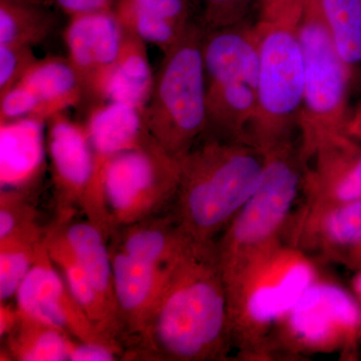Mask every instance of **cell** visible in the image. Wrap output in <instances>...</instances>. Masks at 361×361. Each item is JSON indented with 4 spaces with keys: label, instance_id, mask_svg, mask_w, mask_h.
<instances>
[{
    "label": "cell",
    "instance_id": "cell-1",
    "mask_svg": "<svg viewBox=\"0 0 361 361\" xmlns=\"http://www.w3.org/2000/svg\"><path fill=\"white\" fill-rule=\"evenodd\" d=\"M227 289L215 243L190 240L171 265L167 281L125 360H228Z\"/></svg>",
    "mask_w": 361,
    "mask_h": 361
},
{
    "label": "cell",
    "instance_id": "cell-2",
    "mask_svg": "<svg viewBox=\"0 0 361 361\" xmlns=\"http://www.w3.org/2000/svg\"><path fill=\"white\" fill-rule=\"evenodd\" d=\"M264 168L265 155L257 147L207 139L180 158L171 213L188 237L215 243L255 193Z\"/></svg>",
    "mask_w": 361,
    "mask_h": 361
},
{
    "label": "cell",
    "instance_id": "cell-3",
    "mask_svg": "<svg viewBox=\"0 0 361 361\" xmlns=\"http://www.w3.org/2000/svg\"><path fill=\"white\" fill-rule=\"evenodd\" d=\"M300 2L266 4L253 28L259 54L257 106L246 142L262 151L292 141V132L298 130L304 96V58L297 32Z\"/></svg>",
    "mask_w": 361,
    "mask_h": 361
},
{
    "label": "cell",
    "instance_id": "cell-4",
    "mask_svg": "<svg viewBox=\"0 0 361 361\" xmlns=\"http://www.w3.org/2000/svg\"><path fill=\"white\" fill-rule=\"evenodd\" d=\"M314 259L282 242L226 287L232 348L244 360H268L278 320L322 276Z\"/></svg>",
    "mask_w": 361,
    "mask_h": 361
},
{
    "label": "cell",
    "instance_id": "cell-5",
    "mask_svg": "<svg viewBox=\"0 0 361 361\" xmlns=\"http://www.w3.org/2000/svg\"><path fill=\"white\" fill-rule=\"evenodd\" d=\"M262 180L215 242L226 287L283 241L285 229L302 191L303 163L293 142L263 149Z\"/></svg>",
    "mask_w": 361,
    "mask_h": 361
},
{
    "label": "cell",
    "instance_id": "cell-6",
    "mask_svg": "<svg viewBox=\"0 0 361 361\" xmlns=\"http://www.w3.org/2000/svg\"><path fill=\"white\" fill-rule=\"evenodd\" d=\"M204 37L205 30L191 23L165 51L142 114L149 137L178 159L189 153L206 133Z\"/></svg>",
    "mask_w": 361,
    "mask_h": 361
},
{
    "label": "cell",
    "instance_id": "cell-7",
    "mask_svg": "<svg viewBox=\"0 0 361 361\" xmlns=\"http://www.w3.org/2000/svg\"><path fill=\"white\" fill-rule=\"evenodd\" d=\"M207 139L246 142L257 106L259 54L254 30L205 32Z\"/></svg>",
    "mask_w": 361,
    "mask_h": 361
},
{
    "label": "cell",
    "instance_id": "cell-8",
    "mask_svg": "<svg viewBox=\"0 0 361 361\" xmlns=\"http://www.w3.org/2000/svg\"><path fill=\"white\" fill-rule=\"evenodd\" d=\"M297 32L304 58V96L299 116L302 163L330 135L345 133L350 70L313 0H301Z\"/></svg>",
    "mask_w": 361,
    "mask_h": 361
},
{
    "label": "cell",
    "instance_id": "cell-9",
    "mask_svg": "<svg viewBox=\"0 0 361 361\" xmlns=\"http://www.w3.org/2000/svg\"><path fill=\"white\" fill-rule=\"evenodd\" d=\"M361 342V308L338 282L318 277L276 323L268 360L341 353L355 355Z\"/></svg>",
    "mask_w": 361,
    "mask_h": 361
},
{
    "label": "cell",
    "instance_id": "cell-10",
    "mask_svg": "<svg viewBox=\"0 0 361 361\" xmlns=\"http://www.w3.org/2000/svg\"><path fill=\"white\" fill-rule=\"evenodd\" d=\"M180 173V159L171 156L151 137L116 156L104 179V199L113 231L170 210Z\"/></svg>",
    "mask_w": 361,
    "mask_h": 361
},
{
    "label": "cell",
    "instance_id": "cell-11",
    "mask_svg": "<svg viewBox=\"0 0 361 361\" xmlns=\"http://www.w3.org/2000/svg\"><path fill=\"white\" fill-rule=\"evenodd\" d=\"M92 106L85 127L94 157V170L82 212L108 241L113 227L104 199L106 171L116 156L140 146L149 135L142 111L133 106L114 102H103Z\"/></svg>",
    "mask_w": 361,
    "mask_h": 361
},
{
    "label": "cell",
    "instance_id": "cell-12",
    "mask_svg": "<svg viewBox=\"0 0 361 361\" xmlns=\"http://www.w3.org/2000/svg\"><path fill=\"white\" fill-rule=\"evenodd\" d=\"M283 241L311 257L355 269L361 260V199L341 203L303 201L287 223Z\"/></svg>",
    "mask_w": 361,
    "mask_h": 361
},
{
    "label": "cell",
    "instance_id": "cell-13",
    "mask_svg": "<svg viewBox=\"0 0 361 361\" xmlns=\"http://www.w3.org/2000/svg\"><path fill=\"white\" fill-rule=\"evenodd\" d=\"M14 298L21 312L49 323L75 341L118 349L125 360L126 349L122 344L106 338L90 322L52 262L45 242Z\"/></svg>",
    "mask_w": 361,
    "mask_h": 361
},
{
    "label": "cell",
    "instance_id": "cell-14",
    "mask_svg": "<svg viewBox=\"0 0 361 361\" xmlns=\"http://www.w3.org/2000/svg\"><path fill=\"white\" fill-rule=\"evenodd\" d=\"M125 32L113 8L71 16L66 25L63 37L68 61L80 78L85 97L94 104L104 102Z\"/></svg>",
    "mask_w": 361,
    "mask_h": 361
},
{
    "label": "cell",
    "instance_id": "cell-15",
    "mask_svg": "<svg viewBox=\"0 0 361 361\" xmlns=\"http://www.w3.org/2000/svg\"><path fill=\"white\" fill-rule=\"evenodd\" d=\"M47 148L51 161L56 223L66 224L82 211L94 170V157L85 123L65 113L47 122Z\"/></svg>",
    "mask_w": 361,
    "mask_h": 361
},
{
    "label": "cell",
    "instance_id": "cell-16",
    "mask_svg": "<svg viewBox=\"0 0 361 361\" xmlns=\"http://www.w3.org/2000/svg\"><path fill=\"white\" fill-rule=\"evenodd\" d=\"M304 201L341 203L361 199V142L346 133L323 140L303 161Z\"/></svg>",
    "mask_w": 361,
    "mask_h": 361
},
{
    "label": "cell",
    "instance_id": "cell-17",
    "mask_svg": "<svg viewBox=\"0 0 361 361\" xmlns=\"http://www.w3.org/2000/svg\"><path fill=\"white\" fill-rule=\"evenodd\" d=\"M109 248L116 304L125 329L127 351L144 329L165 286L173 263L167 267H160L135 260L114 247Z\"/></svg>",
    "mask_w": 361,
    "mask_h": 361
},
{
    "label": "cell",
    "instance_id": "cell-18",
    "mask_svg": "<svg viewBox=\"0 0 361 361\" xmlns=\"http://www.w3.org/2000/svg\"><path fill=\"white\" fill-rule=\"evenodd\" d=\"M45 246L54 265L65 278L66 284L85 314L104 336L125 348L126 332L120 315L97 293L66 241L59 223L47 228Z\"/></svg>",
    "mask_w": 361,
    "mask_h": 361
},
{
    "label": "cell",
    "instance_id": "cell-19",
    "mask_svg": "<svg viewBox=\"0 0 361 361\" xmlns=\"http://www.w3.org/2000/svg\"><path fill=\"white\" fill-rule=\"evenodd\" d=\"M190 240L169 210L116 227L108 244L135 260L167 267L184 250Z\"/></svg>",
    "mask_w": 361,
    "mask_h": 361
},
{
    "label": "cell",
    "instance_id": "cell-20",
    "mask_svg": "<svg viewBox=\"0 0 361 361\" xmlns=\"http://www.w3.org/2000/svg\"><path fill=\"white\" fill-rule=\"evenodd\" d=\"M20 82L32 90L39 104L35 118L44 123L85 97L80 78L68 58L37 59Z\"/></svg>",
    "mask_w": 361,
    "mask_h": 361
},
{
    "label": "cell",
    "instance_id": "cell-21",
    "mask_svg": "<svg viewBox=\"0 0 361 361\" xmlns=\"http://www.w3.org/2000/svg\"><path fill=\"white\" fill-rule=\"evenodd\" d=\"M44 122L23 118L0 123L1 188H25L37 178L44 155Z\"/></svg>",
    "mask_w": 361,
    "mask_h": 361
},
{
    "label": "cell",
    "instance_id": "cell-22",
    "mask_svg": "<svg viewBox=\"0 0 361 361\" xmlns=\"http://www.w3.org/2000/svg\"><path fill=\"white\" fill-rule=\"evenodd\" d=\"M154 77L146 42L126 30L120 56L106 87L104 102L127 104L144 114L151 96Z\"/></svg>",
    "mask_w": 361,
    "mask_h": 361
},
{
    "label": "cell",
    "instance_id": "cell-23",
    "mask_svg": "<svg viewBox=\"0 0 361 361\" xmlns=\"http://www.w3.org/2000/svg\"><path fill=\"white\" fill-rule=\"evenodd\" d=\"M61 225L66 241L85 276L97 293L120 315L108 241L89 220H71Z\"/></svg>",
    "mask_w": 361,
    "mask_h": 361
},
{
    "label": "cell",
    "instance_id": "cell-24",
    "mask_svg": "<svg viewBox=\"0 0 361 361\" xmlns=\"http://www.w3.org/2000/svg\"><path fill=\"white\" fill-rule=\"evenodd\" d=\"M18 311V322L4 336V355L9 360L70 361L75 339L49 323Z\"/></svg>",
    "mask_w": 361,
    "mask_h": 361
},
{
    "label": "cell",
    "instance_id": "cell-25",
    "mask_svg": "<svg viewBox=\"0 0 361 361\" xmlns=\"http://www.w3.org/2000/svg\"><path fill=\"white\" fill-rule=\"evenodd\" d=\"M56 27V18L42 0H0V44H42Z\"/></svg>",
    "mask_w": 361,
    "mask_h": 361
},
{
    "label": "cell",
    "instance_id": "cell-26",
    "mask_svg": "<svg viewBox=\"0 0 361 361\" xmlns=\"http://www.w3.org/2000/svg\"><path fill=\"white\" fill-rule=\"evenodd\" d=\"M349 70L361 65V0H313Z\"/></svg>",
    "mask_w": 361,
    "mask_h": 361
},
{
    "label": "cell",
    "instance_id": "cell-27",
    "mask_svg": "<svg viewBox=\"0 0 361 361\" xmlns=\"http://www.w3.org/2000/svg\"><path fill=\"white\" fill-rule=\"evenodd\" d=\"M47 228L37 220V211L23 188L1 189L0 194V244L39 245Z\"/></svg>",
    "mask_w": 361,
    "mask_h": 361
},
{
    "label": "cell",
    "instance_id": "cell-28",
    "mask_svg": "<svg viewBox=\"0 0 361 361\" xmlns=\"http://www.w3.org/2000/svg\"><path fill=\"white\" fill-rule=\"evenodd\" d=\"M44 243L0 244V302L16 297Z\"/></svg>",
    "mask_w": 361,
    "mask_h": 361
},
{
    "label": "cell",
    "instance_id": "cell-29",
    "mask_svg": "<svg viewBox=\"0 0 361 361\" xmlns=\"http://www.w3.org/2000/svg\"><path fill=\"white\" fill-rule=\"evenodd\" d=\"M37 61L32 47L0 44V96L18 85Z\"/></svg>",
    "mask_w": 361,
    "mask_h": 361
},
{
    "label": "cell",
    "instance_id": "cell-30",
    "mask_svg": "<svg viewBox=\"0 0 361 361\" xmlns=\"http://www.w3.org/2000/svg\"><path fill=\"white\" fill-rule=\"evenodd\" d=\"M205 32L239 25L254 0H201ZM266 2V0H264Z\"/></svg>",
    "mask_w": 361,
    "mask_h": 361
},
{
    "label": "cell",
    "instance_id": "cell-31",
    "mask_svg": "<svg viewBox=\"0 0 361 361\" xmlns=\"http://www.w3.org/2000/svg\"><path fill=\"white\" fill-rule=\"evenodd\" d=\"M116 4L137 9L180 26H188L191 23L190 0H116L114 6Z\"/></svg>",
    "mask_w": 361,
    "mask_h": 361
},
{
    "label": "cell",
    "instance_id": "cell-32",
    "mask_svg": "<svg viewBox=\"0 0 361 361\" xmlns=\"http://www.w3.org/2000/svg\"><path fill=\"white\" fill-rule=\"evenodd\" d=\"M123 360L118 349L99 343H84L75 341L71 349L70 361H114Z\"/></svg>",
    "mask_w": 361,
    "mask_h": 361
},
{
    "label": "cell",
    "instance_id": "cell-33",
    "mask_svg": "<svg viewBox=\"0 0 361 361\" xmlns=\"http://www.w3.org/2000/svg\"><path fill=\"white\" fill-rule=\"evenodd\" d=\"M52 4L61 9L66 16L96 13L113 8L116 0H51Z\"/></svg>",
    "mask_w": 361,
    "mask_h": 361
},
{
    "label": "cell",
    "instance_id": "cell-34",
    "mask_svg": "<svg viewBox=\"0 0 361 361\" xmlns=\"http://www.w3.org/2000/svg\"><path fill=\"white\" fill-rule=\"evenodd\" d=\"M345 133L356 141L361 142V106L355 115L349 118Z\"/></svg>",
    "mask_w": 361,
    "mask_h": 361
},
{
    "label": "cell",
    "instance_id": "cell-35",
    "mask_svg": "<svg viewBox=\"0 0 361 361\" xmlns=\"http://www.w3.org/2000/svg\"><path fill=\"white\" fill-rule=\"evenodd\" d=\"M355 276L351 281V291L355 294L356 300L361 308V263L355 268Z\"/></svg>",
    "mask_w": 361,
    "mask_h": 361
},
{
    "label": "cell",
    "instance_id": "cell-36",
    "mask_svg": "<svg viewBox=\"0 0 361 361\" xmlns=\"http://www.w3.org/2000/svg\"><path fill=\"white\" fill-rule=\"evenodd\" d=\"M272 1H277V0H266V4H268V2H272Z\"/></svg>",
    "mask_w": 361,
    "mask_h": 361
},
{
    "label": "cell",
    "instance_id": "cell-37",
    "mask_svg": "<svg viewBox=\"0 0 361 361\" xmlns=\"http://www.w3.org/2000/svg\"><path fill=\"white\" fill-rule=\"evenodd\" d=\"M360 263H361V260L360 261V263H358V264H360ZM358 264H357V265H358ZM357 265H356V266H357Z\"/></svg>",
    "mask_w": 361,
    "mask_h": 361
}]
</instances>
